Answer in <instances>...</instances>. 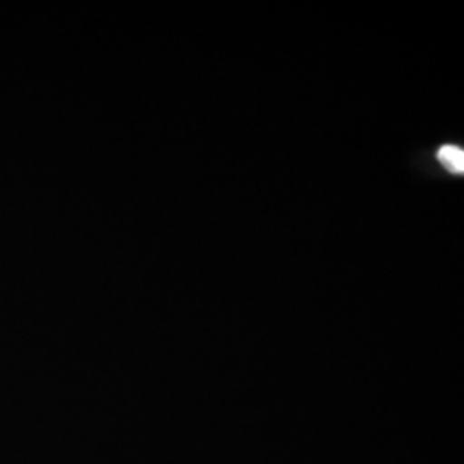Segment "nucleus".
<instances>
[{
  "mask_svg": "<svg viewBox=\"0 0 464 464\" xmlns=\"http://www.w3.org/2000/svg\"><path fill=\"white\" fill-rule=\"evenodd\" d=\"M437 159L442 166L448 167L450 172L463 174L464 170V151L454 145H444L437 151Z\"/></svg>",
  "mask_w": 464,
  "mask_h": 464,
  "instance_id": "nucleus-1",
  "label": "nucleus"
}]
</instances>
